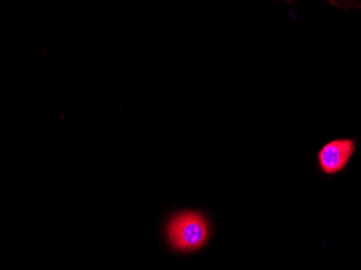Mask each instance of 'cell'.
<instances>
[{
	"instance_id": "6da1fadb",
	"label": "cell",
	"mask_w": 361,
	"mask_h": 270,
	"mask_svg": "<svg viewBox=\"0 0 361 270\" xmlns=\"http://www.w3.org/2000/svg\"><path fill=\"white\" fill-rule=\"evenodd\" d=\"M168 241L178 252H194L202 249L210 235L208 221L198 211H184L171 217L168 223Z\"/></svg>"
},
{
	"instance_id": "7a4b0ae2",
	"label": "cell",
	"mask_w": 361,
	"mask_h": 270,
	"mask_svg": "<svg viewBox=\"0 0 361 270\" xmlns=\"http://www.w3.org/2000/svg\"><path fill=\"white\" fill-rule=\"evenodd\" d=\"M356 150V143L352 139H336L322 146L318 153V164L324 173L328 176L338 173L348 166Z\"/></svg>"
}]
</instances>
